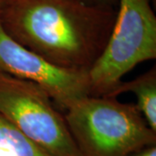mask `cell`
Returning a JSON list of instances; mask_svg holds the SVG:
<instances>
[{"label": "cell", "instance_id": "6da1fadb", "mask_svg": "<svg viewBox=\"0 0 156 156\" xmlns=\"http://www.w3.org/2000/svg\"><path fill=\"white\" fill-rule=\"evenodd\" d=\"M116 16L111 8L81 0H8L0 10L4 29L46 61L89 71L105 48Z\"/></svg>", "mask_w": 156, "mask_h": 156}, {"label": "cell", "instance_id": "7a4b0ae2", "mask_svg": "<svg viewBox=\"0 0 156 156\" xmlns=\"http://www.w3.org/2000/svg\"><path fill=\"white\" fill-rule=\"evenodd\" d=\"M64 118L81 156H129L156 145V132L135 104L89 95L66 109Z\"/></svg>", "mask_w": 156, "mask_h": 156}, {"label": "cell", "instance_id": "3957f363", "mask_svg": "<svg viewBox=\"0 0 156 156\" xmlns=\"http://www.w3.org/2000/svg\"><path fill=\"white\" fill-rule=\"evenodd\" d=\"M105 48L89 70L90 95L107 96L137 64L156 57V17L149 0H118Z\"/></svg>", "mask_w": 156, "mask_h": 156}, {"label": "cell", "instance_id": "277c9868", "mask_svg": "<svg viewBox=\"0 0 156 156\" xmlns=\"http://www.w3.org/2000/svg\"><path fill=\"white\" fill-rule=\"evenodd\" d=\"M54 103L37 84L0 73V113L50 156H81Z\"/></svg>", "mask_w": 156, "mask_h": 156}, {"label": "cell", "instance_id": "5b68a950", "mask_svg": "<svg viewBox=\"0 0 156 156\" xmlns=\"http://www.w3.org/2000/svg\"><path fill=\"white\" fill-rule=\"evenodd\" d=\"M0 73L37 84L57 106L65 110L90 95L89 71L68 69L46 61L15 41L1 21Z\"/></svg>", "mask_w": 156, "mask_h": 156}, {"label": "cell", "instance_id": "8992f818", "mask_svg": "<svg viewBox=\"0 0 156 156\" xmlns=\"http://www.w3.org/2000/svg\"><path fill=\"white\" fill-rule=\"evenodd\" d=\"M133 93L136 98L138 110L148 127L156 132V69L151 68L129 82H121L107 96L117 97L123 93Z\"/></svg>", "mask_w": 156, "mask_h": 156}, {"label": "cell", "instance_id": "52a82bcc", "mask_svg": "<svg viewBox=\"0 0 156 156\" xmlns=\"http://www.w3.org/2000/svg\"><path fill=\"white\" fill-rule=\"evenodd\" d=\"M0 147L16 156H50L0 113Z\"/></svg>", "mask_w": 156, "mask_h": 156}, {"label": "cell", "instance_id": "ba28073f", "mask_svg": "<svg viewBox=\"0 0 156 156\" xmlns=\"http://www.w3.org/2000/svg\"><path fill=\"white\" fill-rule=\"evenodd\" d=\"M81 1L89 5L111 8V9H115V7L118 5V0H81Z\"/></svg>", "mask_w": 156, "mask_h": 156}, {"label": "cell", "instance_id": "9c48e42d", "mask_svg": "<svg viewBox=\"0 0 156 156\" xmlns=\"http://www.w3.org/2000/svg\"><path fill=\"white\" fill-rule=\"evenodd\" d=\"M129 156H156V145L147 146L131 154Z\"/></svg>", "mask_w": 156, "mask_h": 156}, {"label": "cell", "instance_id": "30bf717a", "mask_svg": "<svg viewBox=\"0 0 156 156\" xmlns=\"http://www.w3.org/2000/svg\"><path fill=\"white\" fill-rule=\"evenodd\" d=\"M0 156H16L14 155L10 151L6 150L5 148L0 147Z\"/></svg>", "mask_w": 156, "mask_h": 156}, {"label": "cell", "instance_id": "8fae6325", "mask_svg": "<svg viewBox=\"0 0 156 156\" xmlns=\"http://www.w3.org/2000/svg\"><path fill=\"white\" fill-rule=\"evenodd\" d=\"M8 0H0V10L3 8V6L5 5V3Z\"/></svg>", "mask_w": 156, "mask_h": 156}]
</instances>
